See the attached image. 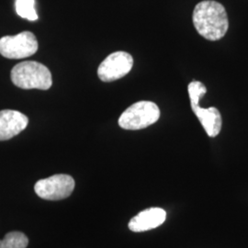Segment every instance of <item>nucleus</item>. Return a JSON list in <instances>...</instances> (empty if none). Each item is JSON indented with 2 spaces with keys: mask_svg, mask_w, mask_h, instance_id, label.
<instances>
[{
  "mask_svg": "<svg viewBox=\"0 0 248 248\" xmlns=\"http://www.w3.org/2000/svg\"><path fill=\"white\" fill-rule=\"evenodd\" d=\"M29 119L21 112L12 109L0 111V141H7L26 129Z\"/></svg>",
  "mask_w": 248,
  "mask_h": 248,
  "instance_id": "7",
  "label": "nucleus"
},
{
  "mask_svg": "<svg viewBox=\"0 0 248 248\" xmlns=\"http://www.w3.org/2000/svg\"><path fill=\"white\" fill-rule=\"evenodd\" d=\"M38 51V41L31 31H22L15 36L0 39V54L9 59H22Z\"/></svg>",
  "mask_w": 248,
  "mask_h": 248,
  "instance_id": "4",
  "label": "nucleus"
},
{
  "mask_svg": "<svg viewBox=\"0 0 248 248\" xmlns=\"http://www.w3.org/2000/svg\"><path fill=\"white\" fill-rule=\"evenodd\" d=\"M167 218V213L162 208H149L134 216L129 222V229L135 232H141L157 228Z\"/></svg>",
  "mask_w": 248,
  "mask_h": 248,
  "instance_id": "8",
  "label": "nucleus"
},
{
  "mask_svg": "<svg viewBox=\"0 0 248 248\" xmlns=\"http://www.w3.org/2000/svg\"><path fill=\"white\" fill-rule=\"evenodd\" d=\"M160 118L158 106L152 101H139L129 107L119 119L124 130H141L155 124Z\"/></svg>",
  "mask_w": 248,
  "mask_h": 248,
  "instance_id": "3",
  "label": "nucleus"
},
{
  "mask_svg": "<svg viewBox=\"0 0 248 248\" xmlns=\"http://www.w3.org/2000/svg\"><path fill=\"white\" fill-rule=\"evenodd\" d=\"M193 112L210 137H215L220 133L222 125V116L216 108H202L199 107Z\"/></svg>",
  "mask_w": 248,
  "mask_h": 248,
  "instance_id": "9",
  "label": "nucleus"
},
{
  "mask_svg": "<svg viewBox=\"0 0 248 248\" xmlns=\"http://www.w3.org/2000/svg\"><path fill=\"white\" fill-rule=\"evenodd\" d=\"M192 19L196 31L209 41L222 39L228 31L226 10L221 3L213 0H205L197 4Z\"/></svg>",
  "mask_w": 248,
  "mask_h": 248,
  "instance_id": "1",
  "label": "nucleus"
},
{
  "mask_svg": "<svg viewBox=\"0 0 248 248\" xmlns=\"http://www.w3.org/2000/svg\"><path fill=\"white\" fill-rule=\"evenodd\" d=\"M11 81L19 89L47 90L52 87L53 78L50 70L41 62H19L11 70Z\"/></svg>",
  "mask_w": 248,
  "mask_h": 248,
  "instance_id": "2",
  "label": "nucleus"
},
{
  "mask_svg": "<svg viewBox=\"0 0 248 248\" xmlns=\"http://www.w3.org/2000/svg\"><path fill=\"white\" fill-rule=\"evenodd\" d=\"M16 11L21 18H27L31 21L38 19L35 0H16Z\"/></svg>",
  "mask_w": 248,
  "mask_h": 248,
  "instance_id": "11",
  "label": "nucleus"
},
{
  "mask_svg": "<svg viewBox=\"0 0 248 248\" xmlns=\"http://www.w3.org/2000/svg\"><path fill=\"white\" fill-rule=\"evenodd\" d=\"M133 58L126 52H115L109 54L98 66V76L103 82L120 79L132 70Z\"/></svg>",
  "mask_w": 248,
  "mask_h": 248,
  "instance_id": "6",
  "label": "nucleus"
},
{
  "mask_svg": "<svg viewBox=\"0 0 248 248\" xmlns=\"http://www.w3.org/2000/svg\"><path fill=\"white\" fill-rule=\"evenodd\" d=\"M75 188L74 178L65 174L53 175L37 181L36 194L47 201H60L71 195Z\"/></svg>",
  "mask_w": 248,
  "mask_h": 248,
  "instance_id": "5",
  "label": "nucleus"
},
{
  "mask_svg": "<svg viewBox=\"0 0 248 248\" xmlns=\"http://www.w3.org/2000/svg\"><path fill=\"white\" fill-rule=\"evenodd\" d=\"M188 95L190 98V106L192 110L194 111L200 107V99L204 96L207 92L206 87L200 81H193L187 87Z\"/></svg>",
  "mask_w": 248,
  "mask_h": 248,
  "instance_id": "12",
  "label": "nucleus"
},
{
  "mask_svg": "<svg viewBox=\"0 0 248 248\" xmlns=\"http://www.w3.org/2000/svg\"><path fill=\"white\" fill-rule=\"evenodd\" d=\"M29 239L23 232H10L0 240V248H26Z\"/></svg>",
  "mask_w": 248,
  "mask_h": 248,
  "instance_id": "10",
  "label": "nucleus"
}]
</instances>
